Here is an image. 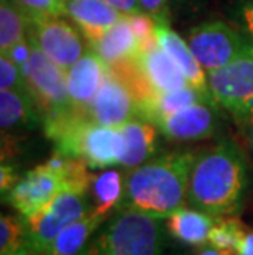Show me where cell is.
Here are the masks:
<instances>
[{
  "mask_svg": "<svg viewBox=\"0 0 253 255\" xmlns=\"http://www.w3.org/2000/svg\"><path fill=\"white\" fill-rule=\"evenodd\" d=\"M217 218L206 214L194 208H179L173 214L166 218V231L176 241L184 242L187 246H202L209 242L214 222Z\"/></svg>",
  "mask_w": 253,
  "mask_h": 255,
  "instance_id": "d6986e66",
  "label": "cell"
},
{
  "mask_svg": "<svg viewBox=\"0 0 253 255\" xmlns=\"http://www.w3.org/2000/svg\"><path fill=\"white\" fill-rule=\"evenodd\" d=\"M30 45L31 51L23 69L31 96L41 112L43 121H55L73 114L74 109L68 94L66 71L53 63L31 41Z\"/></svg>",
  "mask_w": 253,
  "mask_h": 255,
  "instance_id": "52a82bcc",
  "label": "cell"
},
{
  "mask_svg": "<svg viewBox=\"0 0 253 255\" xmlns=\"http://www.w3.org/2000/svg\"><path fill=\"white\" fill-rule=\"evenodd\" d=\"M105 219L107 218H102L90 211L84 218L64 227L41 255H83L90 239L104 224Z\"/></svg>",
  "mask_w": 253,
  "mask_h": 255,
  "instance_id": "ffe728a7",
  "label": "cell"
},
{
  "mask_svg": "<svg viewBox=\"0 0 253 255\" xmlns=\"http://www.w3.org/2000/svg\"><path fill=\"white\" fill-rule=\"evenodd\" d=\"M207 78L215 102L230 116L253 106V41L240 56L209 73Z\"/></svg>",
  "mask_w": 253,
  "mask_h": 255,
  "instance_id": "9c48e42d",
  "label": "cell"
},
{
  "mask_svg": "<svg viewBox=\"0 0 253 255\" xmlns=\"http://www.w3.org/2000/svg\"><path fill=\"white\" fill-rule=\"evenodd\" d=\"M197 151H173L125 170L122 206L166 219L187 203V186Z\"/></svg>",
  "mask_w": 253,
  "mask_h": 255,
  "instance_id": "7a4b0ae2",
  "label": "cell"
},
{
  "mask_svg": "<svg viewBox=\"0 0 253 255\" xmlns=\"http://www.w3.org/2000/svg\"><path fill=\"white\" fill-rule=\"evenodd\" d=\"M20 176L15 173L13 166L2 161V168H0V191H2V198L5 199L7 194L12 191V188L17 184Z\"/></svg>",
  "mask_w": 253,
  "mask_h": 255,
  "instance_id": "f546056e",
  "label": "cell"
},
{
  "mask_svg": "<svg viewBox=\"0 0 253 255\" xmlns=\"http://www.w3.org/2000/svg\"><path fill=\"white\" fill-rule=\"evenodd\" d=\"M138 58L150 84L153 86L156 92L173 91L184 88V86H191L187 83L186 76L177 68L174 59L169 56V53H166L160 46V43L147 48V50H142Z\"/></svg>",
  "mask_w": 253,
  "mask_h": 255,
  "instance_id": "ac0fdd59",
  "label": "cell"
},
{
  "mask_svg": "<svg viewBox=\"0 0 253 255\" xmlns=\"http://www.w3.org/2000/svg\"><path fill=\"white\" fill-rule=\"evenodd\" d=\"M30 20L45 17H64L66 15V2L63 0H13Z\"/></svg>",
  "mask_w": 253,
  "mask_h": 255,
  "instance_id": "4316f807",
  "label": "cell"
},
{
  "mask_svg": "<svg viewBox=\"0 0 253 255\" xmlns=\"http://www.w3.org/2000/svg\"><path fill=\"white\" fill-rule=\"evenodd\" d=\"M145 13L150 15L156 25L169 26L171 23V7L169 0H140Z\"/></svg>",
  "mask_w": 253,
  "mask_h": 255,
  "instance_id": "83f0119b",
  "label": "cell"
},
{
  "mask_svg": "<svg viewBox=\"0 0 253 255\" xmlns=\"http://www.w3.org/2000/svg\"><path fill=\"white\" fill-rule=\"evenodd\" d=\"M196 255H235L232 252H227V251H220V249H215V247H206L202 251H199Z\"/></svg>",
  "mask_w": 253,
  "mask_h": 255,
  "instance_id": "836d02e7",
  "label": "cell"
},
{
  "mask_svg": "<svg viewBox=\"0 0 253 255\" xmlns=\"http://www.w3.org/2000/svg\"><path fill=\"white\" fill-rule=\"evenodd\" d=\"M156 38H158L160 46L166 53H169V56L174 59L177 68L186 76L187 83L201 92L206 99L215 102L211 88H209V78L206 69L199 64L194 53L191 51V48L184 38L177 35L169 26H160V25H156Z\"/></svg>",
  "mask_w": 253,
  "mask_h": 255,
  "instance_id": "9a60e30c",
  "label": "cell"
},
{
  "mask_svg": "<svg viewBox=\"0 0 253 255\" xmlns=\"http://www.w3.org/2000/svg\"><path fill=\"white\" fill-rule=\"evenodd\" d=\"M66 17L73 20L90 45L125 15L105 0H66Z\"/></svg>",
  "mask_w": 253,
  "mask_h": 255,
  "instance_id": "5bb4252c",
  "label": "cell"
},
{
  "mask_svg": "<svg viewBox=\"0 0 253 255\" xmlns=\"http://www.w3.org/2000/svg\"><path fill=\"white\" fill-rule=\"evenodd\" d=\"M26 244L25 219L17 216L2 214L0 218V255L20 254Z\"/></svg>",
  "mask_w": 253,
  "mask_h": 255,
  "instance_id": "d4e9b609",
  "label": "cell"
},
{
  "mask_svg": "<svg viewBox=\"0 0 253 255\" xmlns=\"http://www.w3.org/2000/svg\"><path fill=\"white\" fill-rule=\"evenodd\" d=\"M30 17L13 0H0V51L8 53L28 38Z\"/></svg>",
  "mask_w": 253,
  "mask_h": 255,
  "instance_id": "603a6c76",
  "label": "cell"
},
{
  "mask_svg": "<svg viewBox=\"0 0 253 255\" xmlns=\"http://www.w3.org/2000/svg\"><path fill=\"white\" fill-rule=\"evenodd\" d=\"M84 35L63 17H45L30 21L28 40L66 71L85 53Z\"/></svg>",
  "mask_w": 253,
  "mask_h": 255,
  "instance_id": "30bf717a",
  "label": "cell"
},
{
  "mask_svg": "<svg viewBox=\"0 0 253 255\" xmlns=\"http://www.w3.org/2000/svg\"><path fill=\"white\" fill-rule=\"evenodd\" d=\"M89 119L107 127H120L133 119H143V116L137 96L109 69L89 107Z\"/></svg>",
  "mask_w": 253,
  "mask_h": 255,
  "instance_id": "8fae6325",
  "label": "cell"
},
{
  "mask_svg": "<svg viewBox=\"0 0 253 255\" xmlns=\"http://www.w3.org/2000/svg\"><path fill=\"white\" fill-rule=\"evenodd\" d=\"M92 213L109 218L115 209L122 206L123 193H125V171L120 170H105L100 175L94 176L92 186Z\"/></svg>",
  "mask_w": 253,
  "mask_h": 255,
  "instance_id": "7402d4cb",
  "label": "cell"
},
{
  "mask_svg": "<svg viewBox=\"0 0 253 255\" xmlns=\"http://www.w3.org/2000/svg\"><path fill=\"white\" fill-rule=\"evenodd\" d=\"M219 116L214 102L201 101L169 116L155 119L153 124L166 138L176 142H196L212 137L217 130Z\"/></svg>",
  "mask_w": 253,
  "mask_h": 255,
  "instance_id": "7c38bea8",
  "label": "cell"
},
{
  "mask_svg": "<svg viewBox=\"0 0 253 255\" xmlns=\"http://www.w3.org/2000/svg\"><path fill=\"white\" fill-rule=\"evenodd\" d=\"M120 128L123 138V151L120 166L125 170L140 166L152 160L158 146V127L147 119H133L123 124Z\"/></svg>",
  "mask_w": 253,
  "mask_h": 255,
  "instance_id": "2e32d148",
  "label": "cell"
},
{
  "mask_svg": "<svg viewBox=\"0 0 253 255\" xmlns=\"http://www.w3.org/2000/svg\"><path fill=\"white\" fill-rule=\"evenodd\" d=\"M237 127L240 130V135L245 140L247 150L250 151L253 158V106L247 107V109L232 114Z\"/></svg>",
  "mask_w": 253,
  "mask_h": 255,
  "instance_id": "f1b7e54d",
  "label": "cell"
},
{
  "mask_svg": "<svg viewBox=\"0 0 253 255\" xmlns=\"http://www.w3.org/2000/svg\"><path fill=\"white\" fill-rule=\"evenodd\" d=\"M92 181L94 175L84 161L55 153L46 163L35 166L20 176L3 201H7L20 216L28 218L66 189L90 191Z\"/></svg>",
  "mask_w": 253,
  "mask_h": 255,
  "instance_id": "277c9868",
  "label": "cell"
},
{
  "mask_svg": "<svg viewBox=\"0 0 253 255\" xmlns=\"http://www.w3.org/2000/svg\"><path fill=\"white\" fill-rule=\"evenodd\" d=\"M45 133L55 143L56 155L84 161L89 168L120 165L123 138L118 127H107L81 114L45 122Z\"/></svg>",
  "mask_w": 253,
  "mask_h": 255,
  "instance_id": "3957f363",
  "label": "cell"
},
{
  "mask_svg": "<svg viewBox=\"0 0 253 255\" xmlns=\"http://www.w3.org/2000/svg\"><path fill=\"white\" fill-rule=\"evenodd\" d=\"M109 74V66L95 51H85L66 69L68 94L76 114L89 117V107Z\"/></svg>",
  "mask_w": 253,
  "mask_h": 255,
  "instance_id": "4fadbf2b",
  "label": "cell"
},
{
  "mask_svg": "<svg viewBox=\"0 0 253 255\" xmlns=\"http://www.w3.org/2000/svg\"><path fill=\"white\" fill-rule=\"evenodd\" d=\"M239 17L245 33L253 41V0H242L239 7Z\"/></svg>",
  "mask_w": 253,
  "mask_h": 255,
  "instance_id": "4dcf8cb0",
  "label": "cell"
},
{
  "mask_svg": "<svg viewBox=\"0 0 253 255\" xmlns=\"http://www.w3.org/2000/svg\"><path fill=\"white\" fill-rule=\"evenodd\" d=\"M161 221L120 206L99 227L83 255H165Z\"/></svg>",
  "mask_w": 253,
  "mask_h": 255,
  "instance_id": "5b68a950",
  "label": "cell"
},
{
  "mask_svg": "<svg viewBox=\"0 0 253 255\" xmlns=\"http://www.w3.org/2000/svg\"><path fill=\"white\" fill-rule=\"evenodd\" d=\"M0 89L15 91L20 94H26L30 97L31 91L28 88V81H26L25 69L13 61L7 55L0 56Z\"/></svg>",
  "mask_w": 253,
  "mask_h": 255,
  "instance_id": "484cf974",
  "label": "cell"
},
{
  "mask_svg": "<svg viewBox=\"0 0 253 255\" xmlns=\"http://www.w3.org/2000/svg\"><path fill=\"white\" fill-rule=\"evenodd\" d=\"M63 2H66V0H63Z\"/></svg>",
  "mask_w": 253,
  "mask_h": 255,
  "instance_id": "8d00e7d4",
  "label": "cell"
},
{
  "mask_svg": "<svg viewBox=\"0 0 253 255\" xmlns=\"http://www.w3.org/2000/svg\"><path fill=\"white\" fill-rule=\"evenodd\" d=\"M250 168L232 140L197 151L187 186V204L214 218L237 216L249 191Z\"/></svg>",
  "mask_w": 253,
  "mask_h": 255,
  "instance_id": "6da1fadb",
  "label": "cell"
},
{
  "mask_svg": "<svg viewBox=\"0 0 253 255\" xmlns=\"http://www.w3.org/2000/svg\"><path fill=\"white\" fill-rule=\"evenodd\" d=\"M90 48L104 59L107 66L128 61L142 53V45L128 21V17H123L112 28L107 30L99 40L90 43Z\"/></svg>",
  "mask_w": 253,
  "mask_h": 255,
  "instance_id": "e0dca14e",
  "label": "cell"
},
{
  "mask_svg": "<svg viewBox=\"0 0 253 255\" xmlns=\"http://www.w3.org/2000/svg\"><path fill=\"white\" fill-rule=\"evenodd\" d=\"M15 255H25V254H15Z\"/></svg>",
  "mask_w": 253,
  "mask_h": 255,
  "instance_id": "d590c367",
  "label": "cell"
},
{
  "mask_svg": "<svg viewBox=\"0 0 253 255\" xmlns=\"http://www.w3.org/2000/svg\"><path fill=\"white\" fill-rule=\"evenodd\" d=\"M112 7H115L118 12L123 13L125 17H132V15L145 13V10L140 3V0H105Z\"/></svg>",
  "mask_w": 253,
  "mask_h": 255,
  "instance_id": "1f68e13d",
  "label": "cell"
},
{
  "mask_svg": "<svg viewBox=\"0 0 253 255\" xmlns=\"http://www.w3.org/2000/svg\"><path fill=\"white\" fill-rule=\"evenodd\" d=\"M38 107L33 97L15 91L0 89V127L2 137H8L13 130L28 128L38 121Z\"/></svg>",
  "mask_w": 253,
  "mask_h": 255,
  "instance_id": "44dd1931",
  "label": "cell"
},
{
  "mask_svg": "<svg viewBox=\"0 0 253 255\" xmlns=\"http://www.w3.org/2000/svg\"><path fill=\"white\" fill-rule=\"evenodd\" d=\"M186 41L207 74L234 61L250 45V40L220 20L204 21L191 28Z\"/></svg>",
  "mask_w": 253,
  "mask_h": 255,
  "instance_id": "ba28073f",
  "label": "cell"
},
{
  "mask_svg": "<svg viewBox=\"0 0 253 255\" xmlns=\"http://www.w3.org/2000/svg\"><path fill=\"white\" fill-rule=\"evenodd\" d=\"M89 193L90 191L66 189L38 213L23 218L26 232L25 249L41 255L64 227L89 214L92 211Z\"/></svg>",
  "mask_w": 253,
  "mask_h": 255,
  "instance_id": "8992f818",
  "label": "cell"
},
{
  "mask_svg": "<svg viewBox=\"0 0 253 255\" xmlns=\"http://www.w3.org/2000/svg\"><path fill=\"white\" fill-rule=\"evenodd\" d=\"M245 234V226L235 216H224V218L215 219L212 229L209 232V244L220 251L235 254Z\"/></svg>",
  "mask_w": 253,
  "mask_h": 255,
  "instance_id": "cb8c5ba5",
  "label": "cell"
},
{
  "mask_svg": "<svg viewBox=\"0 0 253 255\" xmlns=\"http://www.w3.org/2000/svg\"><path fill=\"white\" fill-rule=\"evenodd\" d=\"M235 255H253V231H247Z\"/></svg>",
  "mask_w": 253,
  "mask_h": 255,
  "instance_id": "d6a6232c",
  "label": "cell"
},
{
  "mask_svg": "<svg viewBox=\"0 0 253 255\" xmlns=\"http://www.w3.org/2000/svg\"><path fill=\"white\" fill-rule=\"evenodd\" d=\"M174 2H179V3H186V2H191V0H174Z\"/></svg>",
  "mask_w": 253,
  "mask_h": 255,
  "instance_id": "e575fe53",
  "label": "cell"
}]
</instances>
